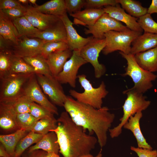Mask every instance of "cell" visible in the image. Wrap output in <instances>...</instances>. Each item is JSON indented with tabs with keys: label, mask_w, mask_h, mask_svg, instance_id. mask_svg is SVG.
Segmentation results:
<instances>
[{
	"label": "cell",
	"mask_w": 157,
	"mask_h": 157,
	"mask_svg": "<svg viewBox=\"0 0 157 157\" xmlns=\"http://www.w3.org/2000/svg\"><path fill=\"white\" fill-rule=\"evenodd\" d=\"M25 7V6L22 5L17 0H0V10L14 8H24Z\"/></svg>",
	"instance_id": "44"
},
{
	"label": "cell",
	"mask_w": 157,
	"mask_h": 157,
	"mask_svg": "<svg viewBox=\"0 0 157 157\" xmlns=\"http://www.w3.org/2000/svg\"><path fill=\"white\" fill-rule=\"evenodd\" d=\"M22 58L27 63L34 69L35 74L44 76L52 75L46 59L41 55L32 57H25Z\"/></svg>",
	"instance_id": "30"
},
{
	"label": "cell",
	"mask_w": 157,
	"mask_h": 157,
	"mask_svg": "<svg viewBox=\"0 0 157 157\" xmlns=\"http://www.w3.org/2000/svg\"><path fill=\"white\" fill-rule=\"evenodd\" d=\"M30 38H39L47 42L62 41L67 43L65 28L60 19L54 25L40 31Z\"/></svg>",
	"instance_id": "17"
},
{
	"label": "cell",
	"mask_w": 157,
	"mask_h": 157,
	"mask_svg": "<svg viewBox=\"0 0 157 157\" xmlns=\"http://www.w3.org/2000/svg\"><path fill=\"white\" fill-rule=\"evenodd\" d=\"M138 22L144 32L157 34V23L151 15L147 13L139 18Z\"/></svg>",
	"instance_id": "36"
},
{
	"label": "cell",
	"mask_w": 157,
	"mask_h": 157,
	"mask_svg": "<svg viewBox=\"0 0 157 157\" xmlns=\"http://www.w3.org/2000/svg\"><path fill=\"white\" fill-rule=\"evenodd\" d=\"M46 152L42 150H37L28 153L27 157H44Z\"/></svg>",
	"instance_id": "45"
},
{
	"label": "cell",
	"mask_w": 157,
	"mask_h": 157,
	"mask_svg": "<svg viewBox=\"0 0 157 157\" xmlns=\"http://www.w3.org/2000/svg\"><path fill=\"white\" fill-rule=\"evenodd\" d=\"M157 46V34L144 32L132 42L130 53L136 54L153 48Z\"/></svg>",
	"instance_id": "22"
},
{
	"label": "cell",
	"mask_w": 157,
	"mask_h": 157,
	"mask_svg": "<svg viewBox=\"0 0 157 157\" xmlns=\"http://www.w3.org/2000/svg\"><path fill=\"white\" fill-rule=\"evenodd\" d=\"M30 113L38 120L54 117V114L34 102H33L31 104Z\"/></svg>",
	"instance_id": "39"
},
{
	"label": "cell",
	"mask_w": 157,
	"mask_h": 157,
	"mask_svg": "<svg viewBox=\"0 0 157 157\" xmlns=\"http://www.w3.org/2000/svg\"><path fill=\"white\" fill-rule=\"evenodd\" d=\"M123 93L127 98L122 106L123 115L119 120L120 123L116 126L109 130L112 138L118 137L121 133L122 128L128 122L130 117L136 113L147 109L151 101L146 99V97L142 93L131 88L124 91Z\"/></svg>",
	"instance_id": "3"
},
{
	"label": "cell",
	"mask_w": 157,
	"mask_h": 157,
	"mask_svg": "<svg viewBox=\"0 0 157 157\" xmlns=\"http://www.w3.org/2000/svg\"><path fill=\"white\" fill-rule=\"evenodd\" d=\"M46 42L39 38L23 36L19 38L18 43L13 45L11 51L15 57H34L40 54L42 47Z\"/></svg>",
	"instance_id": "13"
},
{
	"label": "cell",
	"mask_w": 157,
	"mask_h": 157,
	"mask_svg": "<svg viewBox=\"0 0 157 157\" xmlns=\"http://www.w3.org/2000/svg\"><path fill=\"white\" fill-rule=\"evenodd\" d=\"M35 74L34 69L27 63L22 58L13 55L9 74Z\"/></svg>",
	"instance_id": "32"
},
{
	"label": "cell",
	"mask_w": 157,
	"mask_h": 157,
	"mask_svg": "<svg viewBox=\"0 0 157 157\" xmlns=\"http://www.w3.org/2000/svg\"><path fill=\"white\" fill-rule=\"evenodd\" d=\"M57 121L56 128L51 131L56 133L59 152L64 157H79L90 154L94 149L98 142L97 138L86 133L67 112H62Z\"/></svg>",
	"instance_id": "2"
},
{
	"label": "cell",
	"mask_w": 157,
	"mask_h": 157,
	"mask_svg": "<svg viewBox=\"0 0 157 157\" xmlns=\"http://www.w3.org/2000/svg\"><path fill=\"white\" fill-rule=\"evenodd\" d=\"M57 119L54 117L41 119L37 121L30 131L44 135L55 129L57 126Z\"/></svg>",
	"instance_id": "33"
},
{
	"label": "cell",
	"mask_w": 157,
	"mask_h": 157,
	"mask_svg": "<svg viewBox=\"0 0 157 157\" xmlns=\"http://www.w3.org/2000/svg\"><path fill=\"white\" fill-rule=\"evenodd\" d=\"M68 49H69L68 46L66 42H47L43 45L40 55L46 59L49 54L53 52L63 51Z\"/></svg>",
	"instance_id": "35"
},
{
	"label": "cell",
	"mask_w": 157,
	"mask_h": 157,
	"mask_svg": "<svg viewBox=\"0 0 157 157\" xmlns=\"http://www.w3.org/2000/svg\"><path fill=\"white\" fill-rule=\"evenodd\" d=\"M34 74H10L0 79V102L13 103L23 94L26 83Z\"/></svg>",
	"instance_id": "6"
},
{
	"label": "cell",
	"mask_w": 157,
	"mask_h": 157,
	"mask_svg": "<svg viewBox=\"0 0 157 157\" xmlns=\"http://www.w3.org/2000/svg\"><path fill=\"white\" fill-rule=\"evenodd\" d=\"M142 116V112H139L131 116L123 127L130 130L135 138L138 147L152 149L151 146L147 142L141 131L140 121Z\"/></svg>",
	"instance_id": "21"
},
{
	"label": "cell",
	"mask_w": 157,
	"mask_h": 157,
	"mask_svg": "<svg viewBox=\"0 0 157 157\" xmlns=\"http://www.w3.org/2000/svg\"><path fill=\"white\" fill-rule=\"evenodd\" d=\"M117 4L116 0H86L85 7L86 8H100L108 6H115Z\"/></svg>",
	"instance_id": "41"
},
{
	"label": "cell",
	"mask_w": 157,
	"mask_h": 157,
	"mask_svg": "<svg viewBox=\"0 0 157 157\" xmlns=\"http://www.w3.org/2000/svg\"><path fill=\"white\" fill-rule=\"evenodd\" d=\"M39 149L47 152H53L58 154L60 147L57 142V135L54 132L50 131L44 135L35 144L29 147L28 152V153Z\"/></svg>",
	"instance_id": "24"
},
{
	"label": "cell",
	"mask_w": 157,
	"mask_h": 157,
	"mask_svg": "<svg viewBox=\"0 0 157 157\" xmlns=\"http://www.w3.org/2000/svg\"><path fill=\"white\" fill-rule=\"evenodd\" d=\"M65 2L67 11L69 15L81 11L85 4V0H65Z\"/></svg>",
	"instance_id": "40"
},
{
	"label": "cell",
	"mask_w": 157,
	"mask_h": 157,
	"mask_svg": "<svg viewBox=\"0 0 157 157\" xmlns=\"http://www.w3.org/2000/svg\"><path fill=\"white\" fill-rule=\"evenodd\" d=\"M17 114L11 103L0 102L1 128L8 131L19 129L17 122Z\"/></svg>",
	"instance_id": "18"
},
{
	"label": "cell",
	"mask_w": 157,
	"mask_h": 157,
	"mask_svg": "<svg viewBox=\"0 0 157 157\" xmlns=\"http://www.w3.org/2000/svg\"><path fill=\"white\" fill-rule=\"evenodd\" d=\"M72 54L69 49L53 52L46 59L52 75L56 77L61 72L63 66Z\"/></svg>",
	"instance_id": "19"
},
{
	"label": "cell",
	"mask_w": 157,
	"mask_h": 157,
	"mask_svg": "<svg viewBox=\"0 0 157 157\" xmlns=\"http://www.w3.org/2000/svg\"><path fill=\"white\" fill-rule=\"evenodd\" d=\"M27 157V156H24V157Z\"/></svg>",
	"instance_id": "52"
},
{
	"label": "cell",
	"mask_w": 157,
	"mask_h": 157,
	"mask_svg": "<svg viewBox=\"0 0 157 157\" xmlns=\"http://www.w3.org/2000/svg\"><path fill=\"white\" fill-rule=\"evenodd\" d=\"M65 25L67 34V43L69 49L73 51L80 50L93 38L92 36L85 38L80 35L73 26V23L67 13L60 17Z\"/></svg>",
	"instance_id": "15"
},
{
	"label": "cell",
	"mask_w": 157,
	"mask_h": 157,
	"mask_svg": "<svg viewBox=\"0 0 157 157\" xmlns=\"http://www.w3.org/2000/svg\"><path fill=\"white\" fill-rule=\"evenodd\" d=\"M131 149L135 152L138 157H157V150L143 149L131 146Z\"/></svg>",
	"instance_id": "43"
},
{
	"label": "cell",
	"mask_w": 157,
	"mask_h": 157,
	"mask_svg": "<svg viewBox=\"0 0 157 157\" xmlns=\"http://www.w3.org/2000/svg\"><path fill=\"white\" fill-rule=\"evenodd\" d=\"M147 13L151 14H157V0H152L149 7L148 8Z\"/></svg>",
	"instance_id": "46"
},
{
	"label": "cell",
	"mask_w": 157,
	"mask_h": 157,
	"mask_svg": "<svg viewBox=\"0 0 157 157\" xmlns=\"http://www.w3.org/2000/svg\"><path fill=\"white\" fill-rule=\"evenodd\" d=\"M63 107L72 121L89 134L94 133L101 148L106 145L107 132L111 126L115 115L106 106L99 109L80 102L67 96Z\"/></svg>",
	"instance_id": "1"
},
{
	"label": "cell",
	"mask_w": 157,
	"mask_h": 157,
	"mask_svg": "<svg viewBox=\"0 0 157 157\" xmlns=\"http://www.w3.org/2000/svg\"><path fill=\"white\" fill-rule=\"evenodd\" d=\"M33 102L28 96L24 94L11 103L17 114L30 113V106Z\"/></svg>",
	"instance_id": "37"
},
{
	"label": "cell",
	"mask_w": 157,
	"mask_h": 157,
	"mask_svg": "<svg viewBox=\"0 0 157 157\" xmlns=\"http://www.w3.org/2000/svg\"><path fill=\"white\" fill-rule=\"evenodd\" d=\"M24 16L34 27L40 31L51 27L60 19L57 16L43 13L30 5L25 6Z\"/></svg>",
	"instance_id": "14"
},
{
	"label": "cell",
	"mask_w": 157,
	"mask_h": 157,
	"mask_svg": "<svg viewBox=\"0 0 157 157\" xmlns=\"http://www.w3.org/2000/svg\"><path fill=\"white\" fill-rule=\"evenodd\" d=\"M34 7L43 13L59 18L67 12L64 0H51L42 5H37Z\"/></svg>",
	"instance_id": "27"
},
{
	"label": "cell",
	"mask_w": 157,
	"mask_h": 157,
	"mask_svg": "<svg viewBox=\"0 0 157 157\" xmlns=\"http://www.w3.org/2000/svg\"><path fill=\"white\" fill-rule=\"evenodd\" d=\"M0 157H12L8 153L2 144L0 145Z\"/></svg>",
	"instance_id": "47"
},
{
	"label": "cell",
	"mask_w": 157,
	"mask_h": 157,
	"mask_svg": "<svg viewBox=\"0 0 157 157\" xmlns=\"http://www.w3.org/2000/svg\"><path fill=\"white\" fill-rule=\"evenodd\" d=\"M25 6L24 8H14L0 10L12 21L24 16Z\"/></svg>",
	"instance_id": "42"
},
{
	"label": "cell",
	"mask_w": 157,
	"mask_h": 157,
	"mask_svg": "<svg viewBox=\"0 0 157 157\" xmlns=\"http://www.w3.org/2000/svg\"><path fill=\"white\" fill-rule=\"evenodd\" d=\"M13 55L11 50H0V79L9 75Z\"/></svg>",
	"instance_id": "34"
},
{
	"label": "cell",
	"mask_w": 157,
	"mask_h": 157,
	"mask_svg": "<svg viewBox=\"0 0 157 157\" xmlns=\"http://www.w3.org/2000/svg\"><path fill=\"white\" fill-rule=\"evenodd\" d=\"M35 74L32 75L26 83L24 93L33 101L39 104L53 114L58 115L57 108L51 102L42 92Z\"/></svg>",
	"instance_id": "12"
},
{
	"label": "cell",
	"mask_w": 157,
	"mask_h": 157,
	"mask_svg": "<svg viewBox=\"0 0 157 157\" xmlns=\"http://www.w3.org/2000/svg\"><path fill=\"white\" fill-rule=\"evenodd\" d=\"M104 13L103 8H86L69 15L74 18V24L86 27L93 25Z\"/></svg>",
	"instance_id": "20"
},
{
	"label": "cell",
	"mask_w": 157,
	"mask_h": 157,
	"mask_svg": "<svg viewBox=\"0 0 157 157\" xmlns=\"http://www.w3.org/2000/svg\"><path fill=\"white\" fill-rule=\"evenodd\" d=\"M44 135L30 131L19 141L15 148L14 157H20L24 151L32 144L36 143Z\"/></svg>",
	"instance_id": "31"
},
{
	"label": "cell",
	"mask_w": 157,
	"mask_h": 157,
	"mask_svg": "<svg viewBox=\"0 0 157 157\" xmlns=\"http://www.w3.org/2000/svg\"><path fill=\"white\" fill-rule=\"evenodd\" d=\"M102 157V154L101 153V149L100 152L95 156H94L93 155L90 154H89L83 155L82 156H80L79 157Z\"/></svg>",
	"instance_id": "48"
},
{
	"label": "cell",
	"mask_w": 157,
	"mask_h": 157,
	"mask_svg": "<svg viewBox=\"0 0 157 157\" xmlns=\"http://www.w3.org/2000/svg\"><path fill=\"white\" fill-rule=\"evenodd\" d=\"M0 35L14 45L17 44L19 37L12 21L0 11Z\"/></svg>",
	"instance_id": "25"
},
{
	"label": "cell",
	"mask_w": 157,
	"mask_h": 157,
	"mask_svg": "<svg viewBox=\"0 0 157 157\" xmlns=\"http://www.w3.org/2000/svg\"><path fill=\"white\" fill-rule=\"evenodd\" d=\"M77 78L84 91L79 92L76 90L71 89L69 91L70 96L78 101L99 109L102 106L103 99L108 93L106 88L104 81H102L97 88L93 87L90 81L84 74L79 75Z\"/></svg>",
	"instance_id": "5"
},
{
	"label": "cell",
	"mask_w": 157,
	"mask_h": 157,
	"mask_svg": "<svg viewBox=\"0 0 157 157\" xmlns=\"http://www.w3.org/2000/svg\"><path fill=\"white\" fill-rule=\"evenodd\" d=\"M44 157H60L58 154L53 152H46Z\"/></svg>",
	"instance_id": "49"
},
{
	"label": "cell",
	"mask_w": 157,
	"mask_h": 157,
	"mask_svg": "<svg viewBox=\"0 0 157 157\" xmlns=\"http://www.w3.org/2000/svg\"><path fill=\"white\" fill-rule=\"evenodd\" d=\"M85 29L86 34H92L94 38H104V34L111 31H123L129 29L126 26L110 17L105 13L92 26H86Z\"/></svg>",
	"instance_id": "11"
},
{
	"label": "cell",
	"mask_w": 157,
	"mask_h": 157,
	"mask_svg": "<svg viewBox=\"0 0 157 157\" xmlns=\"http://www.w3.org/2000/svg\"><path fill=\"white\" fill-rule=\"evenodd\" d=\"M18 1L21 4H22L27 6L29 3L28 0H18Z\"/></svg>",
	"instance_id": "50"
},
{
	"label": "cell",
	"mask_w": 157,
	"mask_h": 157,
	"mask_svg": "<svg viewBox=\"0 0 157 157\" xmlns=\"http://www.w3.org/2000/svg\"><path fill=\"white\" fill-rule=\"evenodd\" d=\"M119 53L127 62L125 72L121 75L128 76L132 79L134 85L131 88L142 94L151 89L153 86L152 82L156 79L157 75L141 67L137 62L134 55L120 51Z\"/></svg>",
	"instance_id": "4"
},
{
	"label": "cell",
	"mask_w": 157,
	"mask_h": 157,
	"mask_svg": "<svg viewBox=\"0 0 157 157\" xmlns=\"http://www.w3.org/2000/svg\"><path fill=\"white\" fill-rule=\"evenodd\" d=\"M39 85L54 104L63 107L66 96L61 84L52 75L35 74Z\"/></svg>",
	"instance_id": "9"
},
{
	"label": "cell",
	"mask_w": 157,
	"mask_h": 157,
	"mask_svg": "<svg viewBox=\"0 0 157 157\" xmlns=\"http://www.w3.org/2000/svg\"><path fill=\"white\" fill-rule=\"evenodd\" d=\"M12 21L17 30L19 38L24 36L30 38L40 31L34 27L24 16Z\"/></svg>",
	"instance_id": "29"
},
{
	"label": "cell",
	"mask_w": 157,
	"mask_h": 157,
	"mask_svg": "<svg viewBox=\"0 0 157 157\" xmlns=\"http://www.w3.org/2000/svg\"><path fill=\"white\" fill-rule=\"evenodd\" d=\"M106 45L105 38L100 39L94 38L85 45L79 51L80 56L87 63L93 66L96 78H99L106 72L105 66L99 63L98 58L100 52Z\"/></svg>",
	"instance_id": "8"
},
{
	"label": "cell",
	"mask_w": 157,
	"mask_h": 157,
	"mask_svg": "<svg viewBox=\"0 0 157 157\" xmlns=\"http://www.w3.org/2000/svg\"><path fill=\"white\" fill-rule=\"evenodd\" d=\"M16 120L17 125L20 129H22L29 132L39 120L30 113L17 114Z\"/></svg>",
	"instance_id": "38"
},
{
	"label": "cell",
	"mask_w": 157,
	"mask_h": 157,
	"mask_svg": "<svg viewBox=\"0 0 157 157\" xmlns=\"http://www.w3.org/2000/svg\"><path fill=\"white\" fill-rule=\"evenodd\" d=\"M29 132L20 129L10 134L0 135L1 143L12 157H14L15 148L18 142Z\"/></svg>",
	"instance_id": "26"
},
{
	"label": "cell",
	"mask_w": 157,
	"mask_h": 157,
	"mask_svg": "<svg viewBox=\"0 0 157 157\" xmlns=\"http://www.w3.org/2000/svg\"><path fill=\"white\" fill-rule=\"evenodd\" d=\"M103 8L105 13L117 21L124 23L130 30L142 33L143 31L138 22V18L126 13L119 3L115 6H106Z\"/></svg>",
	"instance_id": "16"
},
{
	"label": "cell",
	"mask_w": 157,
	"mask_h": 157,
	"mask_svg": "<svg viewBox=\"0 0 157 157\" xmlns=\"http://www.w3.org/2000/svg\"><path fill=\"white\" fill-rule=\"evenodd\" d=\"M142 34L129 29L123 31H109L104 34L106 45L102 52L106 55L118 50L125 54L130 53L132 42Z\"/></svg>",
	"instance_id": "7"
},
{
	"label": "cell",
	"mask_w": 157,
	"mask_h": 157,
	"mask_svg": "<svg viewBox=\"0 0 157 157\" xmlns=\"http://www.w3.org/2000/svg\"><path fill=\"white\" fill-rule=\"evenodd\" d=\"M29 2L30 3H31V4H32L33 5H34L35 6H36L37 5L36 3V0H28Z\"/></svg>",
	"instance_id": "51"
},
{
	"label": "cell",
	"mask_w": 157,
	"mask_h": 157,
	"mask_svg": "<svg viewBox=\"0 0 157 157\" xmlns=\"http://www.w3.org/2000/svg\"><path fill=\"white\" fill-rule=\"evenodd\" d=\"M128 14L139 18L147 13L148 8L143 7L139 1L133 0H116Z\"/></svg>",
	"instance_id": "28"
},
{
	"label": "cell",
	"mask_w": 157,
	"mask_h": 157,
	"mask_svg": "<svg viewBox=\"0 0 157 157\" xmlns=\"http://www.w3.org/2000/svg\"><path fill=\"white\" fill-rule=\"evenodd\" d=\"M87 63L80 56L79 51H73L72 56L65 63L61 72L55 78L60 84H68L75 88L78 70L82 66Z\"/></svg>",
	"instance_id": "10"
},
{
	"label": "cell",
	"mask_w": 157,
	"mask_h": 157,
	"mask_svg": "<svg viewBox=\"0 0 157 157\" xmlns=\"http://www.w3.org/2000/svg\"><path fill=\"white\" fill-rule=\"evenodd\" d=\"M139 65L144 70L154 73L157 72V46L134 55Z\"/></svg>",
	"instance_id": "23"
}]
</instances>
